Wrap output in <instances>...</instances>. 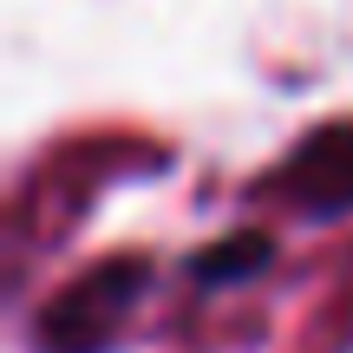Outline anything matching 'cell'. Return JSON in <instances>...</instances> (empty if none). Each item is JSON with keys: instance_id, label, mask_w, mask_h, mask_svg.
Instances as JSON below:
<instances>
[{"instance_id": "7a4b0ae2", "label": "cell", "mask_w": 353, "mask_h": 353, "mask_svg": "<svg viewBox=\"0 0 353 353\" xmlns=\"http://www.w3.org/2000/svg\"><path fill=\"white\" fill-rule=\"evenodd\" d=\"M281 183H294L314 210H347V203H353V131L347 125L341 131H321V138L288 164Z\"/></svg>"}, {"instance_id": "6da1fadb", "label": "cell", "mask_w": 353, "mask_h": 353, "mask_svg": "<svg viewBox=\"0 0 353 353\" xmlns=\"http://www.w3.org/2000/svg\"><path fill=\"white\" fill-rule=\"evenodd\" d=\"M131 294H138V268H131V262L105 268V275H85V281H79V288L46 314V347L65 353V347H72V327H85V353H92V347L105 341V321H112Z\"/></svg>"}]
</instances>
